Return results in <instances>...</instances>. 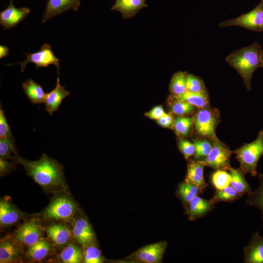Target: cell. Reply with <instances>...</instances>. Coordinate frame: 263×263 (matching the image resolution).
I'll use <instances>...</instances> for the list:
<instances>
[{
	"instance_id": "cell-12",
	"label": "cell",
	"mask_w": 263,
	"mask_h": 263,
	"mask_svg": "<svg viewBox=\"0 0 263 263\" xmlns=\"http://www.w3.org/2000/svg\"><path fill=\"white\" fill-rule=\"evenodd\" d=\"M80 5V0H48L43 12L42 23L70 9L76 11Z\"/></svg>"
},
{
	"instance_id": "cell-29",
	"label": "cell",
	"mask_w": 263,
	"mask_h": 263,
	"mask_svg": "<svg viewBox=\"0 0 263 263\" xmlns=\"http://www.w3.org/2000/svg\"><path fill=\"white\" fill-rule=\"evenodd\" d=\"M187 73L178 72L172 76L169 90L173 95H179L187 91Z\"/></svg>"
},
{
	"instance_id": "cell-41",
	"label": "cell",
	"mask_w": 263,
	"mask_h": 263,
	"mask_svg": "<svg viewBox=\"0 0 263 263\" xmlns=\"http://www.w3.org/2000/svg\"><path fill=\"white\" fill-rule=\"evenodd\" d=\"M13 167L12 162H8L7 160L0 158V175H3L8 172Z\"/></svg>"
},
{
	"instance_id": "cell-4",
	"label": "cell",
	"mask_w": 263,
	"mask_h": 263,
	"mask_svg": "<svg viewBox=\"0 0 263 263\" xmlns=\"http://www.w3.org/2000/svg\"><path fill=\"white\" fill-rule=\"evenodd\" d=\"M219 26L222 28L236 26L252 31L263 32V2L261 1L250 12L235 19L221 22Z\"/></svg>"
},
{
	"instance_id": "cell-44",
	"label": "cell",
	"mask_w": 263,
	"mask_h": 263,
	"mask_svg": "<svg viewBox=\"0 0 263 263\" xmlns=\"http://www.w3.org/2000/svg\"><path fill=\"white\" fill-rule=\"evenodd\" d=\"M262 63H263V67H262V68H263V49L262 50Z\"/></svg>"
},
{
	"instance_id": "cell-40",
	"label": "cell",
	"mask_w": 263,
	"mask_h": 263,
	"mask_svg": "<svg viewBox=\"0 0 263 263\" xmlns=\"http://www.w3.org/2000/svg\"><path fill=\"white\" fill-rule=\"evenodd\" d=\"M165 111L161 106L154 107L151 110L146 113V115L150 118L158 120L165 114Z\"/></svg>"
},
{
	"instance_id": "cell-43",
	"label": "cell",
	"mask_w": 263,
	"mask_h": 263,
	"mask_svg": "<svg viewBox=\"0 0 263 263\" xmlns=\"http://www.w3.org/2000/svg\"><path fill=\"white\" fill-rule=\"evenodd\" d=\"M9 48L3 45H0V58H3L4 57H6L9 54Z\"/></svg>"
},
{
	"instance_id": "cell-2",
	"label": "cell",
	"mask_w": 263,
	"mask_h": 263,
	"mask_svg": "<svg viewBox=\"0 0 263 263\" xmlns=\"http://www.w3.org/2000/svg\"><path fill=\"white\" fill-rule=\"evenodd\" d=\"M262 50L257 42L232 52L225 60L242 77L246 88L250 91L251 80L254 71L263 67Z\"/></svg>"
},
{
	"instance_id": "cell-33",
	"label": "cell",
	"mask_w": 263,
	"mask_h": 263,
	"mask_svg": "<svg viewBox=\"0 0 263 263\" xmlns=\"http://www.w3.org/2000/svg\"><path fill=\"white\" fill-rule=\"evenodd\" d=\"M193 120L191 118L178 117L173 121V125L175 132L180 135L188 134L192 126Z\"/></svg>"
},
{
	"instance_id": "cell-15",
	"label": "cell",
	"mask_w": 263,
	"mask_h": 263,
	"mask_svg": "<svg viewBox=\"0 0 263 263\" xmlns=\"http://www.w3.org/2000/svg\"><path fill=\"white\" fill-rule=\"evenodd\" d=\"M215 205L211 199L207 200L197 195L187 206V214L190 220L194 221L207 215Z\"/></svg>"
},
{
	"instance_id": "cell-10",
	"label": "cell",
	"mask_w": 263,
	"mask_h": 263,
	"mask_svg": "<svg viewBox=\"0 0 263 263\" xmlns=\"http://www.w3.org/2000/svg\"><path fill=\"white\" fill-rule=\"evenodd\" d=\"M167 246V243L165 241L145 245L135 252V258L143 263H161Z\"/></svg>"
},
{
	"instance_id": "cell-8",
	"label": "cell",
	"mask_w": 263,
	"mask_h": 263,
	"mask_svg": "<svg viewBox=\"0 0 263 263\" xmlns=\"http://www.w3.org/2000/svg\"><path fill=\"white\" fill-rule=\"evenodd\" d=\"M217 121V115L213 111L203 108L196 113L194 124L199 134L213 140L216 137L215 131Z\"/></svg>"
},
{
	"instance_id": "cell-16",
	"label": "cell",
	"mask_w": 263,
	"mask_h": 263,
	"mask_svg": "<svg viewBox=\"0 0 263 263\" xmlns=\"http://www.w3.org/2000/svg\"><path fill=\"white\" fill-rule=\"evenodd\" d=\"M73 234L75 240L85 247L94 244V234L89 223L84 218H80L75 222Z\"/></svg>"
},
{
	"instance_id": "cell-45",
	"label": "cell",
	"mask_w": 263,
	"mask_h": 263,
	"mask_svg": "<svg viewBox=\"0 0 263 263\" xmlns=\"http://www.w3.org/2000/svg\"><path fill=\"white\" fill-rule=\"evenodd\" d=\"M262 1L263 2V0H262Z\"/></svg>"
},
{
	"instance_id": "cell-18",
	"label": "cell",
	"mask_w": 263,
	"mask_h": 263,
	"mask_svg": "<svg viewBox=\"0 0 263 263\" xmlns=\"http://www.w3.org/2000/svg\"><path fill=\"white\" fill-rule=\"evenodd\" d=\"M146 0H115V3L111 7V10L120 12L124 19L132 18L141 9L148 6L145 3Z\"/></svg>"
},
{
	"instance_id": "cell-20",
	"label": "cell",
	"mask_w": 263,
	"mask_h": 263,
	"mask_svg": "<svg viewBox=\"0 0 263 263\" xmlns=\"http://www.w3.org/2000/svg\"><path fill=\"white\" fill-rule=\"evenodd\" d=\"M21 254L19 245L12 240L5 239L0 242V263H8L16 261Z\"/></svg>"
},
{
	"instance_id": "cell-35",
	"label": "cell",
	"mask_w": 263,
	"mask_h": 263,
	"mask_svg": "<svg viewBox=\"0 0 263 263\" xmlns=\"http://www.w3.org/2000/svg\"><path fill=\"white\" fill-rule=\"evenodd\" d=\"M195 147V157L197 160H202L205 158L210 152L212 143L207 140L193 141Z\"/></svg>"
},
{
	"instance_id": "cell-9",
	"label": "cell",
	"mask_w": 263,
	"mask_h": 263,
	"mask_svg": "<svg viewBox=\"0 0 263 263\" xmlns=\"http://www.w3.org/2000/svg\"><path fill=\"white\" fill-rule=\"evenodd\" d=\"M41 235L42 228L39 222L36 219H32L17 230L15 238L17 241L30 246L41 239Z\"/></svg>"
},
{
	"instance_id": "cell-30",
	"label": "cell",
	"mask_w": 263,
	"mask_h": 263,
	"mask_svg": "<svg viewBox=\"0 0 263 263\" xmlns=\"http://www.w3.org/2000/svg\"><path fill=\"white\" fill-rule=\"evenodd\" d=\"M241 196L230 185L221 190H216L211 200L214 204L220 202H231L241 198Z\"/></svg>"
},
{
	"instance_id": "cell-14",
	"label": "cell",
	"mask_w": 263,
	"mask_h": 263,
	"mask_svg": "<svg viewBox=\"0 0 263 263\" xmlns=\"http://www.w3.org/2000/svg\"><path fill=\"white\" fill-rule=\"evenodd\" d=\"M70 92L65 89V86L60 84L59 74H57L55 88L46 94L44 103L46 111L51 115L56 111L63 100L70 95Z\"/></svg>"
},
{
	"instance_id": "cell-5",
	"label": "cell",
	"mask_w": 263,
	"mask_h": 263,
	"mask_svg": "<svg viewBox=\"0 0 263 263\" xmlns=\"http://www.w3.org/2000/svg\"><path fill=\"white\" fill-rule=\"evenodd\" d=\"M76 210L75 202L70 197L61 196L54 198L44 213L48 220H66L72 218Z\"/></svg>"
},
{
	"instance_id": "cell-37",
	"label": "cell",
	"mask_w": 263,
	"mask_h": 263,
	"mask_svg": "<svg viewBox=\"0 0 263 263\" xmlns=\"http://www.w3.org/2000/svg\"><path fill=\"white\" fill-rule=\"evenodd\" d=\"M172 104L171 107L172 112L177 115H184L193 113L194 109L193 105L181 100L171 99Z\"/></svg>"
},
{
	"instance_id": "cell-31",
	"label": "cell",
	"mask_w": 263,
	"mask_h": 263,
	"mask_svg": "<svg viewBox=\"0 0 263 263\" xmlns=\"http://www.w3.org/2000/svg\"><path fill=\"white\" fill-rule=\"evenodd\" d=\"M231 177L225 170L216 169L211 177V181L216 190H221L230 184Z\"/></svg>"
},
{
	"instance_id": "cell-27",
	"label": "cell",
	"mask_w": 263,
	"mask_h": 263,
	"mask_svg": "<svg viewBox=\"0 0 263 263\" xmlns=\"http://www.w3.org/2000/svg\"><path fill=\"white\" fill-rule=\"evenodd\" d=\"M259 185L258 188L247 195L245 203L252 207H255L260 210L263 223V174L258 176Z\"/></svg>"
},
{
	"instance_id": "cell-6",
	"label": "cell",
	"mask_w": 263,
	"mask_h": 263,
	"mask_svg": "<svg viewBox=\"0 0 263 263\" xmlns=\"http://www.w3.org/2000/svg\"><path fill=\"white\" fill-rule=\"evenodd\" d=\"M212 140V147L210 152L202 161L205 166L216 170H228L231 167L230 159L232 151L217 137Z\"/></svg>"
},
{
	"instance_id": "cell-7",
	"label": "cell",
	"mask_w": 263,
	"mask_h": 263,
	"mask_svg": "<svg viewBox=\"0 0 263 263\" xmlns=\"http://www.w3.org/2000/svg\"><path fill=\"white\" fill-rule=\"evenodd\" d=\"M26 58L22 62H19L17 64L21 66V72H23L27 64L32 62L36 65V68L47 67L50 65H54L57 68V74L60 69L59 62L60 60L54 55L51 46L47 43L43 44L39 51L33 53L26 54Z\"/></svg>"
},
{
	"instance_id": "cell-11",
	"label": "cell",
	"mask_w": 263,
	"mask_h": 263,
	"mask_svg": "<svg viewBox=\"0 0 263 263\" xmlns=\"http://www.w3.org/2000/svg\"><path fill=\"white\" fill-rule=\"evenodd\" d=\"M27 7L17 8L10 0L8 6L0 13V23L4 30L11 29L23 20L30 13Z\"/></svg>"
},
{
	"instance_id": "cell-23",
	"label": "cell",
	"mask_w": 263,
	"mask_h": 263,
	"mask_svg": "<svg viewBox=\"0 0 263 263\" xmlns=\"http://www.w3.org/2000/svg\"><path fill=\"white\" fill-rule=\"evenodd\" d=\"M171 99L181 100L188 102L194 107L203 109L209 103L207 92L194 93L186 91L179 95H172Z\"/></svg>"
},
{
	"instance_id": "cell-13",
	"label": "cell",
	"mask_w": 263,
	"mask_h": 263,
	"mask_svg": "<svg viewBox=\"0 0 263 263\" xmlns=\"http://www.w3.org/2000/svg\"><path fill=\"white\" fill-rule=\"evenodd\" d=\"M245 263H263V237L259 232L252 234L248 244L244 248Z\"/></svg>"
},
{
	"instance_id": "cell-36",
	"label": "cell",
	"mask_w": 263,
	"mask_h": 263,
	"mask_svg": "<svg viewBox=\"0 0 263 263\" xmlns=\"http://www.w3.org/2000/svg\"><path fill=\"white\" fill-rule=\"evenodd\" d=\"M83 261L85 263H101L104 259L100 250L95 246H86L83 254Z\"/></svg>"
},
{
	"instance_id": "cell-22",
	"label": "cell",
	"mask_w": 263,
	"mask_h": 263,
	"mask_svg": "<svg viewBox=\"0 0 263 263\" xmlns=\"http://www.w3.org/2000/svg\"><path fill=\"white\" fill-rule=\"evenodd\" d=\"M46 233L50 239L58 246L65 244L71 237L69 229L62 224H54L46 229Z\"/></svg>"
},
{
	"instance_id": "cell-19",
	"label": "cell",
	"mask_w": 263,
	"mask_h": 263,
	"mask_svg": "<svg viewBox=\"0 0 263 263\" xmlns=\"http://www.w3.org/2000/svg\"><path fill=\"white\" fill-rule=\"evenodd\" d=\"M23 214L9 202L1 200L0 202V224L1 227L12 225L22 218Z\"/></svg>"
},
{
	"instance_id": "cell-28",
	"label": "cell",
	"mask_w": 263,
	"mask_h": 263,
	"mask_svg": "<svg viewBox=\"0 0 263 263\" xmlns=\"http://www.w3.org/2000/svg\"><path fill=\"white\" fill-rule=\"evenodd\" d=\"M61 260L66 263H79L83 260V253L79 247L71 244L61 252Z\"/></svg>"
},
{
	"instance_id": "cell-21",
	"label": "cell",
	"mask_w": 263,
	"mask_h": 263,
	"mask_svg": "<svg viewBox=\"0 0 263 263\" xmlns=\"http://www.w3.org/2000/svg\"><path fill=\"white\" fill-rule=\"evenodd\" d=\"M22 87L24 94L33 104L44 103L46 94L41 85L28 78L22 83Z\"/></svg>"
},
{
	"instance_id": "cell-25",
	"label": "cell",
	"mask_w": 263,
	"mask_h": 263,
	"mask_svg": "<svg viewBox=\"0 0 263 263\" xmlns=\"http://www.w3.org/2000/svg\"><path fill=\"white\" fill-rule=\"evenodd\" d=\"M51 244L45 239H40L34 244L30 246L27 254L34 261H41L45 258L51 250Z\"/></svg>"
},
{
	"instance_id": "cell-1",
	"label": "cell",
	"mask_w": 263,
	"mask_h": 263,
	"mask_svg": "<svg viewBox=\"0 0 263 263\" xmlns=\"http://www.w3.org/2000/svg\"><path fill=\"white\" fill-rule=\"evenodd\" d=\"M14 159L23 166L28 175L43 188H52L64 186L63 167L47 155L43 154L37 161H29L16 154Z\"/></svg>"
},
{
	"instance_id": "cell-17",
	"label": "cell",
	"mask_w": 263,
	"mask_h": 263,
	"mask_svg": "<svg viewBox=\"0 0 263 263\" xmlns=\"http://www.w3.org/2000/svg\"><path fill=\"white\" fill-rule=\"evenodd\" d=\"M205 165L202 160H190L188 165L187 174L185 181L191 183L201 190L207 187L204 177V169Z\"/></svg>"
},
{
	"instance_id": "cell-38",
	"label": "cell",
	"mask_w": 263,
	"mask_h": 263,
	"mask_svg": "<svg viewBox=\"0 0 263 263\" xmlns=\"http://www.w3.org/2000/svg\"><path fill=\"white\" fill-rule=\"evenodd\" d=\"M12 133L10 130V127L7 122L4 111H3L1 104L0 106V137L6 138L12 137Z\"/></svg>"
},
{
	"instance_id": "cell-34",
	"label": "cell",
	"mask_w": 263,
	"mask_h": 263,
	"mask_svg": "<svg viewBox=\"0 0 263 263\" xmlns=\"http://www.w3.org/2000/svg\"><path fill=\"white\" fill-rule=\"evenodd\" d=\"M187 91L194 93H205L206 89L203 81L199 77L187 73Z\"/></svg>"
},
{
	"instance_id": "cell-3",
	"label": "cell",
	"mask_w": 263,
	"mask_h": 263,
	"mask_svg": "<svg viewBox=\"0 0 263 263\" xmlns=\"http://www.w3.org/2000/svg\"><path fill=\"white\" fill-rule=\"evenodd\" d=\"M232 152L236 154L240 163L239 169L244 173L257 176L258 163L263 155V130L259 132L254 141L244 144Z\"/></svg>"
},
{
	"instance_id": "cell-32",
	"label": "cell",
	"mask_w": 263,
	"mask_h": 263,
	"mask_svg": "<svg viewBox=\"0 0 263 263\" xmlns=\"http://www.w3.org/2000/svg\"><path fill=\"white\" fill-rule=\"evenodd\" d=\"M17 150L16 142L13 136L0 138V156L5 159H12L11 154H17Z\"/></svg>"
},
{
	"instance_id": "cell-42",
	"label": "cell",
	"mask_w": 263,
	"mask_h": 263,
	"mask_svg": "<svg viewBox=\"0 0 263 263\" xmlns=\"http://www.w3.org/2000/svg\"><path fill=\"white\" fill-rule=\"evenodd\" d=\"M173 119L172 116L168 113H165V114L157 120V121L159 124L164 127H169L173 123Z\"/></svg>"
},
{
	"instance_id": "cell-26",
	"label": "cell",
	"mask_w": 263,
	"mask_h": 263,
	"mask_svg": "<svg viewBox=\"0 0 263 263\" xmlns=\"http://www.w3.org/2000/svg\"><path fill=\"white\" fill-rule=\"evenodd\" d=\"M202 191L195 185L185 181L179 184L177 193L183 203L187 206L194 197Z\"/></svg>"
},
{
	"instance_id": "cell-24",
	"label": "cell",
	"mask_w": 263,
	"mask_h": 263,
	"mask_svg": "<svg viewBox=\"0 0 263 263\" xmlns=\"http://www.w3.org/2000/svg\"><path fill=\"white\" fill-rule=\"evenodd\" d=\"M228 170L231 177L230 185L241 195H248L252 191L251 188L246 181L244 173L239 169L230 167Z\"/></svg>"
},
{
	"instance_id": "cell-39",
	"label": "cell",
	"mask_w": 263,
	"mask_h": 263,
	"mask_svg": "<svg viewBox=\"0 0 263 263\" xmlns=\"http://www.w3.org/2000/svg\"><path fill=\"white\" fill-rule=\"evenodd\" d=\"M179 148L187 159L195 154V147L193 143L181 139L179 142Z\"/></svg>"
}]
</instances>
